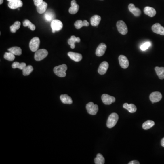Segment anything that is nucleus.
I'll return each mask as SVG.
<instances>
[{"mask_svg":"<svg viewBox=\"0 0 164 164\" xmlns=\"http://www.w3.org/2000/svg\"><path fill=\"white\" fill-rule=\"evenodd\" d=\"M87 113L91 115H96L98 110V107L97 104H94L93 102H89L86 106Z\"/></svg>","mask_w":164,"mask_h":164,"instance_id":"7","label":"nucleus"},{"mask_svg":"<svg viewBox=\"0 0 164 164\" xmlns=\"http://www.w3.org/2000/svg\"><path fill=\"white\" fill-rule=\"evenodd\" d=\"M26 66V64L25 62L19 63V62H13L12 64V68L14 69L19 68L21 70H23Z\"/></svg>","mask_w":164,"mask_h":164,"instance_id":"29","label":"nucleus"},{"mask_svg":"<svg viewBox=\"0 0 164 164\" xmlns=\"http://www.w3.org/2000/svg\"><path fill=\"white\" fill-rule=\"evenodd\" d=\"M3 2V0H0V4H2Z\"/></svg>","mask_w":164,"mask_h":164,"instance_id":"39","label":"nucleus"},{"mask_svg":"<svg viewBox=\"0 0 164 164\" xmlns=\"http://www.w3.org/2000/svg\"><path fill=\"white\" fill-rule=\"evenodd\" d=\"M162 94L160 92H154L150 95V100L153 104L159 102L162 98Z\"/></svg>","mask_w":164,"mask_h":164,"instance_id":"9","label":"nucleus"},{"mask_svg":"<svg viewBox=\"0 0 164 164\" xmlns=\"http://www.w3.org/2000/svg\"><path fill=\"white\" fill-rule=\"evenodd\" d=\"M161 145L162 147H164V137L161 140Z\"/></svg>","mask_w":164,"mask_h":164,"instance_id":"38","label":"nucleus"},{"mask_svg":"<svg viewBox=\"0 0 164 164\" xmlns=\"http://www.w3.org/2000/svg\"><path fill=\"white\" fill-rule=\"evenodd\" d=\"M33 1H34L35 5L37 7V6L42 3V2L43 1V0H33Z\"/></svg>","mask_w":164,"mask_h":164,"instance_id":"36","label":"nucleus"},{"mask_svg":"<svg viewBox=\"0 0 164 164\" xmlns=\"http://www.w3.org/2000/svg\"><path fill=\"white\" fill-rule=\"evenodd\" d=\"M94 163L96 164H104L105 163V159L102 154L98 153L96 157L94 159Z\"/></svg>","mask_w":164,"mask_h":164,"instance_id":"27","label":"nucleus"},{"mask_svg":"<svg viewBox=\"0 0 164 164\" xmlns=\"http://www.w3.org/2000/svg\"><path fill=\"white\" fill-rule=\"evenodd\" d=\"M101 20V18L100 16L95 15L93 16L90 19V23L93 26H97L99 25Z\"/></svg>","mask_w":164,"mask_h":164,"instance_id":"21","label":"nucleus"},{"mask_svg":"<svg viewBox=\"0 0 164 164\" xmlns=\"http://www.w3.org/2000/svg\"><path fill=\"white\" fill-rule=\"evenodd\" d=\"M129 164H139L140 162L138 161H136V160H134V161H131L129 163H128Z\"/></svg>","mask_w":164,"mask_h":164,"instance_id":"37","label":"nucleus"},{"mask_svg":"<svg viewBox=\"0 0 164 164\" xmlns=\"http://www.w3.org/2000/svg\"><path fill=\"white\" fill-rule=\"evenodd\" d=\"M23 26H25V27H27V26H28L32 31H34L35 29H36V26H35L34 24H33V23H32L29 20H28V19H26V20H25V21L23 22Z\"/></svg>","mask_w":164,"mask_h":164,"instance_id":"31","label":"nucleus"},{"mask_svg":"<svg viewBox=\"0 0 164 164\" xmlns=\"http://www.w3.org/2000/svg\"><path fill=\"white\" fill-rule=\"evenodd\" d=\"M40 43V41L39 37H33L30 42V49L32 51L36 52L39 47Z\"/></svg>","mask_w":164,"mask_h":164,"instance_id":"6","label":"nucleus"},{"mask_svg":"<svg viewBox=\"0 0 164 164\" xmlns=\"http://www.w3.org/2000/svg\"><path fill=\"white\" fill-rule=\"evenodd\" d=\"M154 125L155 122L153 121L150 120H147L142 125V128L144 130H147L152 128Z\"/></svg>","mask_w":164,"mask_h":164,"instance_id":"28","label":"nucleus"},{"mask_svg":"<svg viewBox=\"0 0 164 164\" xmlns=\"http://www.w3.org/2000/svg\"><path fill=\"white\" fill-rule=\"evenodd\" d=\"M8 5L11 9H16L22 7L23 3L21 0H12L9 1Z\"/></svg>","mask_w":164,"mask_h":164,"instance_id":"13","label":"nucleus"},{"mask_svg":"<svg viewBox=\"0 0 164 164\" xmlns=\"http://www.w3.org/2000/svg\"><path fill=\"white\" fill-rule=\"evenodd\" d=\"M7 1H9H9H12V0H7Z\"/></svg>","mask_w":164,"mask_h":164,"instance_id":"40","label":"nucleus"},{"mask_svg":"<svg viewBox=\"0 0 164 164\" xmlns=\"http://www.w3.org/2000/svg\"><path fill=\"white\" fill-rule=\"evenodd\" d=\"M51 26L52 29V32L54 33L56 32L60 31L62 29L63 24L62 22L60 20L54 19L52 21Z\"/></svg>","mask_w":164,"mask_h":164,"instance_id":"4","label":"nucleus"},{"mask_svg":"<svg viewBox=\"0 0 164 164\" xmlns=\"http://www.w3.org/2000/svg\"><path fill=\"white\" fill-rule=\"evenodd\" d=\"M152 30L154 33L161 35H164V27L158 23L154 24L152 26Z\"/></svg>","mask_w":164,"mask_h":164,"instance_id":"11","label":"nucleus"},{"mask_svg":"<svg viewBox=\"0 0 164 164\" xmlns=\"http://www.w3.org/2000/svg\"><path fill=\"white\" fill-rule=\"evenodd\" d=\"M33 68L31 65H28L26 66L24 69L22 70L23 75L24 76H28L33 72Z\"/></svg>","mask_w":164,"mask_h":164,"instance_id":"32","label":"nucleus"},{"mask_svg":"<svg viewBox=\"0 0 164 164\" xmlns=\"http://www.w3.org/2000/svg\"><path fill=\"white\" fill-rule=\"evenodd\" d=\"M123 108L125 109H127V110L130 113H135L137 110L136 105L132 104H128V103H125L123 105Z\"/></svg>","mask_w":164,"mask_h":164,"instance_id":"22","label":"nucleus"},{"mask_svg":"<svg viewBox=\"0 0 164 164\" xmlns=\"http://www.w3.org/2000/svg\"><path fill=\"white\" fill-rule=\"evenodd\" d=\"M89 25V23L86 20L82 21V20H77L75 23V26L76 28L79 29L83 26H88Z\"/></svg>","mask_w":164,"mask_h":164,"instance_id":"20","label":"nucleus"},{"mask_svg":"<svg viewBox=\"0 0 164 164\" xmlns=\"http://www.w3.org/2000/svg\"><path fill=\"white\" fill-rule=\"evenodd\" d=\"M80 39L79 37H76L75 36H71L70 38L68 40V43L71 47V48L73 49L75 47V43H80Z\"/></svg>","mask_w":164,"mask_h":164,"instance_id":"18","label":"nucleus"},{"mask_svg":"<svg viewBox=\"0 0 164 164\" xmlns=\"http://www.w3.org/2000/svg\"><path fill=\"white\" fill-rule=\"evenodd\" d=\"M68 55L72 60L76 62L80 61L83 58L82 54L79 53H75L73 52H69L68 53Z\"/></svg>","mask_w":164,"mask_h":164,"instance_id":"15","label":"nucleus"},{"mask_svg":"<svg viewBox=\"0 0 164 164\" xmlns=\"http://www.w3.org/2000/svg\"><path fill=\"white\" fill-rule=\"evenodd\" d=\"M60 100L64 104H72L73 101L72 98L67 94H62L60 97Z\"/></svg>","mask_w":164,"mask_h":164,"instance_id":"23","label":"nucleus"},{"mask_svg":"<svg viewBox=\"0 0 164 164\" xmlns=\"http://www.w3.org/2000/svg\"><path fill=\"white\" fill-rule=\"evenodd\" d=\"M48 55V51L44 49H39L37 51L34 55V58L37 61H40L47 57Z\"/></svg>","mask_w":164,"mask_h":164,"instance_id":"3","label":"nucleus"},{"mask_svg":"<svg viewBox=\"0 0 164 164\" xmlns=\"http://www.w3.org/2000/svg\"><path fill=\"white\" fill-rule=\"evenodd\" d=\"M151 43L150 42H147L144 43L143 44L140 46V49L142 51H146L147 49H148L150 46H151Z\"/></svg>","mask_w":164,"mask_h":164,"instance_id":"35","label":"nucleus"},{"mask_svg":"<svg viewBox=\"0 0 164 164\" xmlns=\"http://www.w3.org/2000/svg\"><path fill=\"white\" fill-rule=\"evenodd\" d=\"M101 98L103 103L106 105H110L115 101V98L114 97L107 94H103Z\"/></svg>","mask_w":164,"mask_h":164,"instance_id":"8","label":"nucleus"},{"mask_svg":"<svg viewBox=\"0 0 164 164\" xmlns=\"http://www.w3.org/2000/svg\"><path fill=\"white\" fill-rule=\"evenodd\" d=\"M129 10L135 16H139L141 14V12L140 9L135 7L133 4H130L129 5Z\"/></svg>","mask_w":164,"mask_h":164,"instance_id":"17","label":"nucleus"},{"mask_svg":"<svg viewBox=\"0 0 164 164\" xmlns=\"http://www.w3.org/2000/svg\"><path fill=\"white\" fill-rule=\"evenodd\" d=\"M119 119L118 114L115 113H112L108 119L107 121V126L108 128H112L117 124Z\"/></svg>","mask_w":164,"mask_h":164,"instance_id":"2","label":"nucleus"},{"mask_svg":"<svg viewBox=\"0 0 164 164\" xmlns=\"http://www.w3.org/2000/svg\"><path fill=\"white\" fill-rule=\"evenodd\" d=\"M106 48H107V46L105 43H101L100 44L96 50V52H95L96 55L98 57H101L103 56L104 54H105Z\"/></svg>","mask_w":164,"mask_h":164,"instance_id":"12","label":"nucleus"},{"mask_svg":"<svg viewBox=\"0 0 164 164\" xmlns=\"http://www.w3.org/2000/svg\"><path fill=\"white\" fill-rule=\"evenodd\" d=\"M44 16H45V20L48 22L53 21L55 17L54 12L49 11H47V12L45 13Z\"/></svg>","mask_w":164,"mask_h":164,"instance_id":"33","label":"nucleus"},{"mask_svg":"<svg viewBox=\"0 0 164 164\" xmlns=\"http://www.w3.org/2000/svg\"><path fill=\"white\" fill-rule=\"evenodd\" d=\"M68 69L66 65L64 64L61 65L56 66L54 68V71L55 74L59 77H65L66 76V72Z\"/></svg>","mask_w":164,"mask_h":164,"instance_id":"1","label":"nucleus"},{"mask_svg":"<svg viewBox=\"0 0 164 164\" xmlns=\"http://www.w3.org/2000/svg\"><path fill=\"white\" fill-rule=\"evenodd\" d=\"M21 22L19 21H16L12 25L10 26V30L12 33H15L17 30L20 28Z\"/></svg>","mask_w":164,"mask_h":164,"instance_id":"30","label":"nucleus"},{"mask_svg":"<svg viewBox=\"0 0 164 164\" xmlns=\"http://www.w3.org/2000/svg\"><path fill=\"white\" fill-rule=\"evenodd\" d=\"M155 69L159 78L161 79H164V67H156Z\"/></svg>","mask_w":164,"mask_h":164,"instance_id":"25","label":"nucleus"},{"mask_svg":"<svg viewBox=\"0 0 164 164\" xmlns=\"http://www.w3.org/2000/svg\"><path fill=\"white\" fill-rule=\"evenodd\" d=\"M71 7L69 8V12L71 14H75L79 11V6L77 4L76 0H72L71 3Z\"/></svg>","mask_w":164,"mask_h":164,"instance_id":"16","label":"nucleus"},{"mask_svg":"<svg viewBox=\"0 0 164 164\" xmlns=\"http://www.w3.org/2000/svg\"><path fill=\"white\" fill-rule=\"evenodd\" d=\"M117 29L120 34L125 35L128 33V27L124 21H119L116 24Z\"/></svg>","mask_w":164,"mask_h":164,"instance_id":"5","label":"nucleus"},{"mask_svg":"<svg viewBox=\"0 0 164 164\" xmlns=\"http://www.w3.org/2000/svg\"><path fill=\"white\" fill-rule=\"evenodd\" d=\"M119 61L120 66L123 68L126 69L129 67V62L127 57L123 55H121L119 57Z\"/></svg>","mask_w":164,"mask_h":164,"instance_id":"10","label":"nucleus"},{"mask_svg":"<svg viewBox=\"0 0 164 164\" xmlns=\"http://www.w3.org/2000/svg\"><path fill=\"white\" fill-rule=\"evenodd\" d=\"M4 58L6 60H8L10 61H12L14 60L15 57L14 54H13L12 53L9 52L5 53L4 56Z\"/></svg>","mask_w":164,"mask_h":164,"instance_id":"34","label":"nucleus"},{"mask_svg":"<svg viewBox=\"0 0 164 164\" xmlns=\"http://www.w3.org/2000/svg\"><path fill=\"white\" fill-rule=\"evenodd\" d=\"M47 7V4L46 2L43 1L42 3L37 7V12L40 14L44 13Z\"/></svg>","mask_w":164,"mask_h":164,"instance_id":"24","label":"nucleus"},{"mask_svg":"<svg viewBox=\"0 0 164 164\" xmlns=\"http://www.w3.org/2000/svg\"><path fill=\"white\" fill-rule=\"evenodd\" d=\"M144 12L145 14L150 17L154 16L157 13V12L154 8L150 7H144Z\"/></svg>","mask_w":164,"mask_h":164,"instance_id":"19","label":"nucleus"},{"mask_svg":"<svg viewBox=\"0 0 164 164\" xmlns=\"http://www.w3.org/2000/svg\"><path fill=\"white\" fill-rule=\"evenodd\" d=\"M101 1H103V0H101Z\"/></svg>","mask_w":164,"mask_h":164,"instance_id":"41","label":"nucleus"},{"mask_svg":"<svg viewBox=\"0 0 164 164\" xmlns=\"http://www.w3.org/2000/svg\"><path fill=\"white\" fill-rule=\"evenodd\" d=\"M8 50L12 53L15 55H18L19 56L21 55L22 54V49L20 47H11L8 49Z\"/></svg>","mask_w":164,"mask_h":164,"instance_id":"26","label":"nucleus"},{"mask_svg":"<svg viewBox=\"0 0 164 164\" xmlns=\"http://www.w3.org/2000/svg\"><path fill=\"white\" fill-rule=\"evenodd\" d=\"M108 66H109V65H108V62H103L100 64L98 68V70L99 74L101 75H104L105 74L108 69Z\"/></svg>","mask_w":164,"mask_h":164,"instance_id":"14","label":"nucleus"}]
</instances>
